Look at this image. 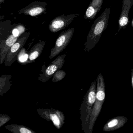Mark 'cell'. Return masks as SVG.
I'll return each instance as SVG.
<instances>
[{"label": "cell", "mask_w": 133, "mask_h": 133, "mask_svg": "<svg viewBox=\"0 0 133 133\" xmlns=\"http://www.w3.org/2000/svg\"><path fill=\"white\" fill-rule=\"evenodd\" d=\"M66 54L59 55L52 62L47 68L44 66L43 67L42 73L40 74L38 79L42 83H46L50 79L53 77L55 73L58 70H60L63 67L65 62Z\"/></svg>", "instance_id": "7"}, {"label": "cell", "mask_w": 133, "mask_h": 133, "mask_svg": "<svg viewBox=\"0 0 133 133\" xmlns=\"http://www.w3.org/2000/svg\"><path fill=\"white\" fill-rule=\"evenodd\" d=\"M133 5V0H123L122 8L118 22V31L128 26L129 13Z\"/></svg>", "instance_id": "10"}, {"label": "cell", "mask_w": 133, "mask_h": 133, "mask_svg": "<svg viewBox=\"0 0 133 133\" xmlns=\"http://www.w3.org/2000/svg\"><path fill=\"white\" fill-rule=\"evenodd\" d=\"M10 75H2L0 76V97L6 93L12 86V79Z\"/></svg>", "instance_id": "14"}, {"label": "cell", "mask_w": 133, "mask_h": 133, "mask_svg": "<svg viewBox=\"0 0 133 133\" xmlns=\"http://www.w3.org/2000/svg\"><path fill=\"white\" fill-rule=\"evenodd\" d=\"M18 37L15 36L12 34L8 36L0 44V64L4 61L5 56L11 47L17 41Z\"/></svg>", "instance_id": "11"}, {"label": "cell", "mask_w": 133, "mask_h": 133, "mask_svg": "<svg viewBox=\"0 0 133 133\" xmlns=\"http://www.w3.org/2000/svg\"><path fill=\"white\" fill-rule=\"evenodd\" d=\"M37 112L41 118L48 122L51 121L58 129H61L64 124V115L61 111L53 109H38Z\"/></svg>", "instance_id": "5"}, {"label": "cell", "mask_w": 133, "mask_h": 133, "mask_svg": "<svg viewBox=\"0 0 133 133\" xmlns=\"http://www.w3.org/2000/svg\"><path fill=\"white\" fill-rule=\"evenodd\" d=\"M11 119L10 116L5 114H0V128Z\"/></svg>", "instance_id": "18"}, {"label": "cell", "mask_w": 133, "mask_h": 133, "mask_svg": "<svg viewBox=\"0 0 133 133\" xmlns=\"http://www.w3.org/2000/svg\"><path fill=\"white\" fill-rule=\"evenodd\" d=\"M74 31V28H72L61 33L56 40L54 47L51 50L50 59L56 57L66 48L73 36Z\"/></svg>", "instance_id": "6"}, {"label": "cell", "mask_w": 133, "mask_h": 133, "mask_svg": "<svg viewBox=\"0 0 133 133\" xmlns=\"http://www.w3.org/2000/svg\"><path fill=\"white\" fill-rule=\"evenodd\" d=\"M46 44V41H40L30 49L28 53V58L25 64L35 62V60L41 55Z\"/></svg>", "instance_id": "13"}, {"label": "cell", "mask_w": 133, "mask_h": 133, "mask_svg": "<svg viewBox=\"0 0 133 133\" xmlns=\"http://www.w3.org/2000/svg\"><path fill=\"white\" fill-rule=\"evenodd\" d=\"M132 84H133V77H132Z\"/></svg>", "instance_id": "23"}, {"label": "cell", "mask_w": 133, "mask_h": 133, "mask_svg": "<svg viewBox=\"0 0 133 133\" xmlns=\"http://www.w3.org/2000/svg\"><path fill=\"white\" fill-rule=\"evenodd\" d=\"M4 16H0V20H1L2 19L4 18Z\"/></svg>", "instance_id": "21"}, {"label": "cell", "mask_w": 133, "mask_h": 133, "mask_svg": "<svg viewBox=\"0 0 133 133\" xmlns=\"http://www.w3.org/2000/svg\"><path fill=\"white\" fill-rule=\"evenodd\" d=\"M79 16V14H74L57 16L51 21L48 29L51 33H57L67 27L75 18Z\"/></svg>", "instance_id": "8"}, {"label": "cell", "mask_w": 133, "mask_h": 133, "mask_svg": "<svg viewBox=\"0 0 133 133\" xmlns=\"http://www.w3.org/2000/svg\"><path fill=\"white\" fill-rule=\"evenodd\" d=\"M25 28L23 25L19 24L12 29L11 33L15 36L19 37L20 35L25 33Z\"/></svg>", "instance_id": "16"}, {"label": "cell", "mask_w": 133, "mask_h": 133, "mask_svg": "<svg viewBox=\"0 0 133 133\" xmlns=\"http://www.w3.org/2000/svg\"><path fill=\"white\" fill-rule=\"evenodd\" d=\"M66 73L64 71L62 70H58L55 73L53 76L52 81L53 83H57L62 80L66 75Z\"/></svg>", "instance_id": "17"}, {"label": "cell", "mask_w": 133, "mask_h": 133, "mask_svg": "<svg viewBox=\"0 0 133 133\" xmlns=\"http://www.w3.org/2000/svg\"><path fill=\"white\" fill-rule=\"evenodd\" d=\"M97 80V83L96 89V98L90 120L88 133L92 132L95 123L99 115L102 104L105 98L104 84V79L101 74H100L98 76Z\"/></svg>", "instance_id": "3"}, {"label": "cell", "mask_w": 133, "mask_h": 133, "mask_svg": "<svg viewBox=\"0 0 133 133\" xmlns=\"http://www.w3.org/2000/svg\"><path fill=\"white\" fill-rule=\"evenodd\" d=\"M30 35L29 32H25L20 35L17 41L12 45L8 52L5 59V66H11L17 59V56L22 49Z\"/></svg>", "instance_id": "4"}, {"label": "cell", "mask_w": 133, "mask_h": 133, "mask_svg": "<svg viewBox=\"0 0 133 133\" xmlns=\"http://www.w3.org/2000/svg\"><path fill=\"white\" fill-rule=\"evenodd\" d=\"M103 0H91L84 15L85 19L92 20L102 8Z\"/></svg>", "instance_id": "12"}, {"label": "cell", "mask_w": 133, "mask_h": 133, "mask_svg": "<svg viewBox=\"0 0 133 133\" xmlns=\"http://www.w3.org/2000/svg\"><path fill=\"white\" fill-rule=\"evenodd\" d=\"M5 0H0V8H1V5L2 3H4Z\"/></svg>", "instance_id": "20"}, {"label": "cell", "mask_w": 133, "mask_h": 133, "mask_svg": "<svg viewBox=\"0 0 133 133\" xmlns=\"http://www.w3.org/2000/svg\"><path fill=\"white\" fill-rule=\"evenodd\" d=\"M47 5V3L45 2L35 1L26 7L20 9L18 11V14H23L26 15L36 17L46 12Z\"/></svg>", "instance_id": "9"}, {"label": "cell", "mask_w": 133, "mask_h": 133, "mask_svg": "<svg viewBox=\"0 0 133 133\" xmlns=\"http://www.w3.org/2000/svg\"><path fill=\"white\" fill-rule=\"evenodd\" d=\"M110 8H106L101 15L97 18L91 26L84 45L85 52H88L94 48L108 24Z\"/></svg>", "instance_id": "1"}, {"label": "cell", "mask_w": 133, "mask_h": 133, "mask_svg": "<svg viewBox=\"0 0 133 133\" xmlns=\"http://www.w3.org/2000/svg\"><path fill=\"white\" fill-rule=\"evenodd\" d=\"M4 128L13 133H36L31 129L22 125L11 124L7 125Z\"/></svg>", "instance_id": "15"}, {"label": "cell", "mask_w": 133, "mask_h": 133, "mask_svg": "<svg viewBox=\"0 0 133 133\" xmlns=\"http://www.w3.org/2000/svg\"><path fill=\"white\" fill-rule=\"evenodd\" d=\"M96 84L95 80L91 83L80 107L81 128L85 133L89 132L90 120L96 98Z\"/></svg>", "instance_id": "2"}, {"label": "cell", "mask_w": 133, "mask_h": 133, "mask_svg": "<svg viewBox=\"0 0 133 133\" xmlns=\"http://www.w3.org/2000/svg\"><path fill=\"white\" fill-rule=\"evenodd\" d=\"M118 124V121L116 119H114L108 123L106 126L104 127V130H106L108 129H111L116 126Z\"/></svg>", "instance_id": "19"}, {"label": "cell", "mask_w": 133, "mask_h": 133, "mask_svg": "<svg viewBox=\"0 0 133 133\" xmlns=\"http://www.w3.org/2000/svg\"><path fill=\"white\" fill-rule=\"evenodd\" d=\"M131 25L133 27V17L132 19V22H131Z\"/></svg>", "instance_id": "22"}]
</instances>
